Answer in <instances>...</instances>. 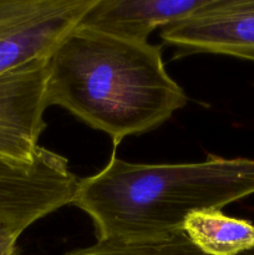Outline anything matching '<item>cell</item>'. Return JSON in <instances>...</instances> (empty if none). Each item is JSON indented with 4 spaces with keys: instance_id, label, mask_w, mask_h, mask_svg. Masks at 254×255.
<instances>
[{
    "instance_id": "cell-7",
    "label": "cell",
    "mask_w": 254,
    "mask_h": 255,
    "mask_svg": "<svg viewBox=\"0 0 254 255\" xmlns=\"http://www.w3.org/2000/svg\"><path fill=\"white\" fill-rule=\"evenodd\" d=\"M208 0H96L81 25L137 42H148L158 27L178 22Z\"/></svg>"
},
{
    "instance_id": "cell-5",
    "label": "cell",
    "mask_w": 254,
    "mask_h": 255,
    "mask_svg": "<svg viewBox=\"0 0 254 255\" xmlns=\"http://www.w3.org/2000/svg\"><path fill=\"white\" fill-rule=\"evenodd\" d=\"M159 36L174 49L173 59L214 54L254 62V0H208Z\"/></svg>"
},
{
    "instance_id": "cell-2",
    "label": "cell",
    "mask_w": 254,
    "mask_h": 255,
    "mask_svg": "<svg viewBox=\"0 0 254 255\" xmlns=\"http://www.w3.org/2000/svg\"><path fill=\"white\" fill-rule=\"evenodd\" d=\"M254 194V159L209 156L194 163H131L112 151L80 178L72 206L92 222L96 242L153 241L183 233L187 217Z\"/></svg>"
},
{
    "instance_id": "cell-8",
    "label": "cell",
    "mask_w": 254,
    "mask_h": 255,
    "mask_svg": "<svg viewBox=\"0 0 254 255\" xmlns=\"http://www.w3.org/2000/svg\"><path fill=\"white\" fill-rule=\"evenodd\" d=\"M183 233L208 255H239L254 249V223L227 216L222 209H206L189 214Z\"/></svg>"
},
{
    "instance_id": "cell-1",
    "label": "cell",
    "mask_w": 254,
    "mask_h": 255,
    "mask_svg": "<svg viewBox=\"0 0 254 255\" xmlns=\"http://www.w3.org/2000/svg\"><path fill=\"white\" fill-rule=\"evenodd\" d=\"M49 106H60L117 148L161 127L188 104L168 74L161 45L137 42L80 24L47 61Z\"/></svg>"
},
{
    "instance_id": "cell-3",
    "label": "cell",
    "mask_w": 254,
    "mask_h": 255,
    "mask_svg": "<svg viewBox=\"0 0 254 255\" xmlns=\"http://www.w3.org/2000/svg\"><path fill=\"white\" fill-rule=\"evenodd\" d=\"M96 0H0V76L49 60Z\"/></svg>"
},
{
    "instance_id": "cell-4",
    "label": "cell",
    "mask_w": 254,
    "mask_h": 255,
    "mask_svg": "<svg viewBox=\"0 0 254 255\" xmlns=\"http://www.w3.org/2000/svg\"><path fill=\"white\" fill-rule=\"evenodd\" d=\"M79 183L69 159L45 147L30 163L0 157V221L29 228L54 212L72 206Z\"/></svg>"
},
{
    "instance_id": "cell-9",
    "label": "cell",
    "mask_w": 254,
    "mask_h": 255,
    "mask_svg": "<svg viewBox=\"0 0 254 255\" xmlns=\"http://www.w3.org/2000/svg\"><path fill=\"white\" fill-rule=\"evenodd\" d=\"M26 229L19 223L0 221V255H16L17 241Z\"/></svg>"
},
{
    "instance_id": "cell-6",
    "label": "cell",
    "mask_w": 254,
    "mask_h": 255,
    "mask_svg": "<svg viewBox=\"0 0 254 255\" xmlns=\"http://www.w3.org/2000/svg\"><path fill=\"white\" fill-rule=\"evenodd\" d=\"M47 61H36L0 76V157L20 163L34 162L46 128L44 114Z\"/></svg>"
}]
</instances>
